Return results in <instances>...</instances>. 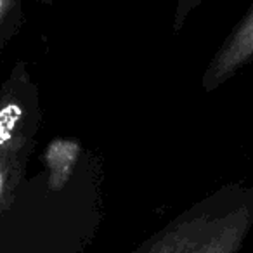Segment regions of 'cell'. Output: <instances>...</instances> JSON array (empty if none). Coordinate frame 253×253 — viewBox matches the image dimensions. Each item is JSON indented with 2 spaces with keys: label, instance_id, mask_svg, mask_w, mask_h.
Segmentation results:
<instances>
[{
  "label": "cell",
  "instance_id": "cell-6",
  "mask_svg": "<svg viewBox=\"0 0 253 253\" xmlns=\"http://www.w3.org/2000/svg\"><path fill=\"white\" fill-rule=\"evenodd\" d=\"M203 4V0H177L175 12H173V32L179 33L184 28L186 21L189 16L196 11L200 5Z\"/></svg>",
  "mask_w": 253,
  "mask_h": 253
},
{
  "label": "cell",
  "instance_id": "cell-5",
  "mask_svg": "<svg viewBox=\"0 0 253 253\" xmlns=\"http://www.w3.org/2000/svg\"><path fill=\"white\" fill-rule=\"evenodd\" d=\"M25 0H0V54L25 25Z\"/></svg>",
  "mask_w": 253,
  "mask_h": 253
},
{
  "label": "cell",
  "instance_id": "cell-1",
  "mask_svg": "<svg viewBox=\"0 0 253 253\" xmlns=\"http://www.w3.org/2000/svg\"><path fill=\"white\" fill-rule=\"evenodd\" d=\"M39 160L0 211V253H85L104 215L101 162L73 139Z\"/></svg>",
  "mask_w": 253,
  "mask_h": 253
},
{
  "label": "cell",
  "instance_id": "cell-4",
  "mask_svg": "<svg viewBox=\"0 0 253 253\" xmlns=\"http://www.w3.org/2000/svg\"><path fill=\"white\" fill-rule=\"evenodd\" d=\"M253 59V7L236 25L231 35L224 40L215 56L211 57L201 80L205 92H211L224 82L234 77L243 66Z\"/></svg>",
  "mask_w": 253,
  "mask_h": 253
},
{
  "label": "cell",
  "instance_id": "cell-2",
  "mask_svg": "<svg viewBox=\"0 0 253 253\" xmlns=\"http://www.w3.org/2000/svg\"><path fill=\"white\" fill-rule=\"evenodd\" d=\"M253 227V186L229 184L191 205L134 253H239Z\"/></svg>",
  "mask_w": 253,
  "mask_h": 253
},
{
  "label": "cell",
  "instance_id": "cell-7",
  "mask_svg": "<svg viewBox=\"0 0 253 253\" xmlns=\"http://www.w3.org/2000/svg\"><path fill=\"white\" fill-rule=\"evenodd\" d=\"M35 2H39V4H42V5H52L57 0H35Z\"/></svg>",
  "mask_w": 253,
  "mask_h": 253
},
{
  "label": "cell",
  "instance_id": "cell-3",
  "mask_svg": "<svg viewBox=\"0 0 253 253\" xmlns=\"http://www.w3.org/2000/svg\"><path fill=\"white\" fill-rule=\"evenodd\" d=\"M42 123L40 88L18 61L0 87V211L25 177Z\"/></svg>",
  "mask_w": 253,
  "mask_h": 253
}]
</instances>
